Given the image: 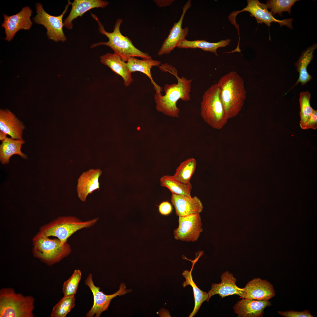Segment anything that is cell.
I'll return each instance as SVG.
<instances>
[{"label":"cell","instance_id":"6","mask_svg":"<svg viewBox=\"0 0 317 317\" xmlns=\"http://www.w3.org/2000/svg\"><path fill=\"white\" fill-rule=\"evenodd\" d=\"M217 83L211 85L205 92L200 103V114L205 122L213 128L222 129L227 124L226 117L220 97Z\"/></svg>","mask_w":317,"mask_h":317},{"label":"cell","instance_id":"27","mask_svg":"<svg viewBox=\"0 0 317 317\" xmlns=\"http://www.w3.org/2000/svg\"><path fill=\"white\" fill-rule=\"evenodd\" d=\"M160 181L161 186L168 188L172 194L192 197V186L190 183H183L170 175L163 176L161 178Z\"/></svg>","mask_w":317,"mask_h":317},{"label":"cell","instance_id":"16","mask_svg":"<svg viewBox=\"0 0 317 317\" xmlns=\"http://www.w3.org/2000/svg\"><path fill=\"white\" fill-rule=\"evenodd\" d=\"M221 279L220 283L212 284L211 289L208 293L207 302L212 296L216 294L219 295L222 298L233 295H237L241 297L244 291V288H240L236 286L237 279L233 274L225 271L222 274Z\"/></svg>","mask_w":317,"mask_h":317},{"label":"cell","instance_id":"31","mask_svg":"<svg viewBox=\"0 0 317 317\" xmlns=\"http://www.w3.org/2000/svg\"><path fill=\"white\" fill-rule=\"evenodd\" d=\"M298 0H269L266 1V4L268 9L270 10L274 16L277 13L280 16L282 15V12H288L290 15L292 6Z\"/></svg>","mask_w":317,"mask_h":317},{"label":"cell","instance_id":"14","mask_svg":"<svg viewBox=\"0 0 317 317\" xmlns=\"http://www.w3.org/2000/svg\"><path fill=\"white\" fill-rule=\"evenodd\" d=\"M244 289L241 296L243 299L269 300L275 295L273 285L269 281L259 278L249 281Z\"/></svg>","mask_w":317,"mask_h":317},{"label":"cell","instance_id":"35","mask_svg":"<svg viewBox=\"0 0 317 317\" xmlns=\"http://www.w3.org/2000/svg\"><path fill=\"white\" fill-rule=\"evenodd\" d=\"M317 128V111L314 110L313 113L308 120L304 128V129H316Z\"/></svg>","mask_w":317,"mask_h":317},{"label":"cell","instance_id":"2","mask_svg":"<svg viewBox=\"0 0 317 317\" xmlns=\"http://www.w3.org/2000/svg\"><path fill=\"white\" fill-rule=\"evenodd\" d=\"M220 97L228 119L237 115L243 107L247 92L244 81L235 71L230 72L220 79L217 83Z\"/></svg>","mask_w":317,"mask_h":317},{"label":"cell","instance_id":"18","mask_svg":"<svg viewBox=\"0 0 317 317\" xmlns=\"http://www.w3.org/2000/svg\"><path fill=\"white\" fill-rule=\"evenodd\" d=\"M271 305L269 300L242 298L237 302L233 308L238 317H259L263 316L265 308Z\"/></svg>","mask_w":317,"mask_h":317},{"label":"cell","instance_id":"23","mask_svg":"<svg viewBox=\"0 0 317 317\" xmlns=\"http://www.w3.org/2000/svg\"><path fill=\"white\" fill-rule=\"evenodd\" d=\"M317 44H313L303 51L298 60L295 63L296 70L299 73V78L295 84L299 83L304 85L312 78V76L308 72L307 68L308 65L313 58V53L317 48Z\"/></svg>","mask_w":317,"mask_h":317},{"label":"cell","instance_id":"30","mask_svg":"<svg viewBox=\"0 0 317 317\" xmlns=\"http://www.w3.org/2000/svg\"><path fill=\"white\" fill-rule=\"evenodd\" d=\"M311 95L308 91L301 92L299 97L301 120L300 126L303 129L309 118L314 110L310 105Z\"/></svg>","mask_w":317,"mask_h":317},{"label":"cell","instance_id":"25","mask_svg":"<svg viewBox=\"0 0 317 317\" xmlns=\"http://www.w3.org/2000/svg\"><path fill=\"white\" fill-rule=\"evenodd\" d=\"M230 41V39H227L217 43H210L203 40L190 41L185 39L178 43L177 47L185 48H199L204 51L212 52L217 56V49L220 47H225L228 45Z\"/></svg>","mask_w":317,"mask_h":317},{"label":"cell","instance_id":"36","mask_svg":"<svg viewBox=\"0 0 317 317\" xmlns=\"http://www.w3.org/2000/svg\"><path fill=\"white\" fill-rule=\"evenodd\" d=\"M158 6L161 7L170 5L173 0H154Z\"/></svg>","mask_w":317,"mask_h":317},{"label":"cell","instance_id":"4","mask_svg":"<svg viewBox=\"0 0 317 317\" xmlns=\"http://www.w3.org/2000/svg\"><path fill=\"white\" fill-rule=\"evenodd\" d=\"M39 231L32 239L33 256L48 266L60 262L68 256L71 249L70 245L63 244L57 238H49Z\"/></svg>","mask_w":317,"mask_h":317},{"label":"cell","instance_id":"29","mask_svg":"<svg viewBox=\"0 0 317 317\" xmlns=\"http://www.w3.org/2000/svg\"><path fill=\"white\" fill-rule=\"evenodd\" d=\"M75 295L64 296L53 307L51 317H65L75 306Z\"/></svg>","mask_w":317,"mask_h":317},{"label":"cell","instance_id":"12","mask_svg":"<svg viewBox=\"0 0 317 317\" xmlns=\"http://www.w3.org/2000/svg\"><path fill=\"white\" fill-rule=\"evenodd\" d=\"M32 12L29 7L26 6L15 14L8 16L3 14L4 21L1 26L5 29L6 40L11 41L20 30L31 28L33 24L31 19Z\"/></svg>","mask_w":317,"mask_h":317},{"label":"cell","instance_id":"33","mask_svg":"<svg viewBox=\"0 0 317 317\" xmlns=\"http://www.w3.org/2000/svg\"><path fill=\"white\" fill-rule=\"evenodd\" d=\"M277 313L285 317H314L309 311L305 310L303 311L289 310L286 311H277Z\"/></svg>","mask_w":317,"mask_h":317},{"label":"cell","instance_id":"9","mask_svg":"<svg viewBox=\"0 0 317 317\" xmlns=\"http://www.w3.org/2000/svg\"><path fill=\"white\" fill-rule=\"evenodd\" d=\"M92 275L89 274L85 280V284L87 286L91 291L93 296V305L87 313V317H99L104 311L108 310L111 300L117 296L124 295L131 291V290L126 289L124 284H121L119 290L115 293L110 295H107L100 291V288L96 286L94 284L92 278Z\"/></svg>","mask_w":317,"mask_h":317},{"label":"cell","instance_id":"22","mask_svg":"<svg viewBox=\"0 0 317 317\" xmlns=\"http://www.w3.org/2000/svg\"><path fill=\"white\" fill-rule=\"evenodd\" d=\"M102 173L100 170H90L81 176L78 181L77 190L79 197L82 201H85L89 193L99 188L98 179Z\"/></svg>","mask_w":317,"mask_h":317},{"label":"cell","instance_id":"34","mask_svg":"<svg viewBox=\"0 0 317 317\" xmlns=\"http://www.w3.org/2000/svg\"><path fill=\"white\" fill-rule=\"evenodd\" d=\"M159 213L163 215H167L171 213L173 208L171 204L168 201H163L158 206Z\"/></svg>","mask_w":317,"mask_h":317},{"label":"cell","instance_id":"8","mask_svg":"<svg viewBox=\"0 0 317 317\" xmlns=\"http://www.w3.org/2000/svg\"><path fill=\"white\" fill-rule=\"evenodd\" d=\"M71 2L68 0L63 12L58 16H54L47 13L44 10L42 4L37 3L36 5L37 14L33 17V22L37 24L43 26L47 29L46 34L48 38L54 41L64 42L67 38L63 32L64 25L63 18L68 11Z\"/></svg>","mask_w":317,"mask_h":317},{"label":"cell","instance_id":"3","mask_svg":"<svg viewBox=\"0 0 317 317\" xmlns=\"http://www.w3.org/2000/svg\"><path fill=\"white\" fill-rule=\"evenodd\" d=\"M91 14L98 24L100 33L106 36L109 39L107 42H100L92 44L91 46V48L100 45L108 46L113 50L114 53L125 62H127L130 57H139L143 59L152 58L148 53L143 52L136 48L127 36H123L121 33L120 26L123 21L122 19H118L115 23L113 31L109 32L105 30L96 15L91 12Z\"/></svg>","mask_w":317,"mask_h":317},{"label":"cell","instance_id":"37","mask_svg":"<svg viewBox=\"0 0 317 317\" xmlns=\"http://www.w3.org/2000/svg\"><path fill=\"white\" fill-rule=\"evenodd\" d=\"M6 135L7 134L0 131V140L2 141L6 138Z\"/></svg>","mask_w":317,"mask_h":317},{"label":"cell","instance_id":"26","mask_svg":"<svg viewBox=\"0 0 317 317\" xmlns=\"http://www.w3.org/2000/svg\"><path fill=\"white\" fill-rule=\"evenodd\" d=\"M191 270L190 271L185 270L182 274L186 279V281L182 284L183 286L185 288L188 285L190 286L193 288V292L195 306L192 312L189 316V317H192L195 315L203 302L205 301L207 302L208 297V293L200 289L194 282L191 274Z\"/></svg>","mask_w":317,"mask_h":317},{"label":"cell","instance_id":"19","mask_svg":"<svg viewBox=\"0 0 317 317\" xmlns=\"http://www.w3.org/2000/svg\"><path fill=\"white\" fill-rule=\"evenodd\" d=\"M100 61L121 76L123 79L124 84L126 86H129L133 82L131 73L127 68V63L116 54L107 53L100 56Z\"/></svg>","mask_w":317,"mask_h":317},{"label":"cell","instance_id":"20","mask_svg":"<svg viewBox=\"0 0 317 317\" xmlns=\"http://www.w3.org/2000/svg\"><path fill=\"white\" fill-rule=\"evenodd\" d=\"M0 130L14 139L23 140L22 135L25 127L11 112L0 110Z\"/></svg>","mask_w":317,"mask_h":317},{"label":"cell","instance_id":"28","mask_svg":"<svg viewBox=\"0 0 317 317\" xmlns=\"http://www.w3.org/2000/svg\"><path fill=\"white\" fill-rule=\"evenodd\" d=\"M196 165L195 159L193 158H188L180 163L172 176L183 183H189L195 172Z\"/></svg>","mask_w":317,"mask_h":317},{"label":"cell","instance_id":"11","mask_svg":"<svg viewBox=\"0 0 317 317\" xmlns=\"http://www.w3.org/2000/svg\"><path fill=\"white\" fill-rule=\"evenodd\" d=\"M178 223L173 231L176 240L187 242L197 240L203 231L200 214L179 216Z\"/></svg>","mask_w":317,"mask_h":317},{"label":"cell","instance_id":"10","mask_svg":"<svg viewBox=\"0 0 317 317\" xmlns=\"http://www.w3.org/2000/svg\"><path fill=\"white\" fill-rule=\"evenodd\" d=\"M247 3V6L242 10L234 11L230 14L229 18L231 23L233 22L234 18L235 22V17L238 14L247 11L250 13V16L255 18L258 23H264L269 27L272 22L277 23L281 27L284 25L290 29L293 28L292 25V18L285 19L281 20L276 19L274 17L271 12L268 11L266 4L261 3L259 0H248Z\"/></svg>","mask_w":317,"mask_h":317},{"label":"cell","instance_id":"21","mask_svg":"<svg viewBox=\"0 0 317 317\" xmlns=\"http://www.w3.org/2000/svg\"><path fill=\"white\" fill-rule=\"evenodd\" d=\"M127 68L131 73L136 71L142 72L146 75L150 79L156 91V93L161 94L162 88L154 82L152 77L151 69L152 67L159 66L160 61L151 59H138L135 57L129 58L127 62Z\"/></svg>","mask_w":317,"mask_h":317},{"label":"cell","instance_id":"7","mask_svg":"<svg viewBox=\"0 0 317 317\" xmlns=\"http://www.w3.org/2000/svg\"><path fill=\"white\" fill-rule=\"evenodd\" d=\"M98 220V218L83 221L72 216L59 217L40 227L39 231L47 236H53L63 244L67 242L72 235L80 230L91 227Z\"/></svg>","mask_w":317,"mask_h":317},{"label":"cell","instance_id":"5","mask_svg":"<svg viewBox=\"0 0 317 317\" xmlns=\"http://www.w3.org/2000/svg\"><path fill=\"white\" fill-rule=\"evenodd\" d=\"M35 299L17 293L14 289L0 290V317H33Z\"/></svg>","mask_w":317,"mask_h":317},{"label":"cell","instance_id":"15","mask_svg":"<svg viewBox=\"0 0 317 317\" xmlns=\"http://www.w3.org/2000/svg\"><path fill=\"white\" fill-rule=\"evenodd\" d=\"M171 201L178 217L200 214L203 208L201 201L196 196L190 197L172 194Z\"/></svg>","mask_w":317,"mask_h":317},{"label":"cell","instance_id":"1","mask_svg":"<svg viewBox=\"0 0 317 317\" xmlns=\"http://www.w3.org/2000/svg\"><path fill=\"white\" fill-rule=\"evenodd\" d=\"M160 69L162 71L170 72L177 80V83L166 84L164 86L165 95L156 93L154 98L156 108L158 112L167 116L174 118L179 117L180 110L176 103L180 99L184 101L190 100V92L192 80H188L184 76L179 77L176 70L172 65L167 63L161 65Z\"/></svg>","mask_w":317,"mask_h":317},{"label":"cell","instance_id":"24","mask_svg":"<svg viewBox=\"0 0 317 317\" xmlns=\"http://www.w3.org/2000/svg\"><path fill=\"white\" fill-rule=\"evenodd\" d=\"M23 140L14 139L6 138L0 146V160L1 163H9L10 158L15 154H18L22 158H27V156L21 151L22 145L24 143Z\"/></svg>","mask_w":317,"mask_h":317},{"label":"cell","instance_id":"13","mask_svg":"<svg viewBox=\"0 0 317 317\" xmlns=\"http://www.w3.org/2000/svg\"><path fill=\"white\" fill-rule=\"evenodd\" d=\"M191 5V1L188 0L182 7V13L179 21L174 23L170 30L168 37L163 41L158 52V55L170 53L181 41L185 39L188 34L189 28L187 27L182 28V24L185 14Z\"/></svg>","mask_w":317,"mask_h":317},{"label":"cell","instance_id":"17","mask_svg":"<svg viewBox=\"0 0 317 317\" xmlns=\"http://www.w3.org/2000/svg\"><path fill=\"white\" fill-rule=\"evenodd\" d=\"M109 2L102 0H75L71 2L70 12L63 22L64 26L68 29L73 28V21L79 16L81 17L87 11L94 8H104Z\"/></svg>","mask_w":317,"mask_h":317},{"label":"cell","instance_id":"32","mask_svg":"<svg viewBox=\"0 0 317 317\" xmlns=\"http://www.w3.org/2000/svg\"><path fill=\"white\" fill-rule=\"evenodd\" d=\"M82 273L79 269H75L72 275L63 283L62 291L64 296L75 295L81 279Z\"/></svg>","mask_w":317,"mask_h":317}]
</instances>
